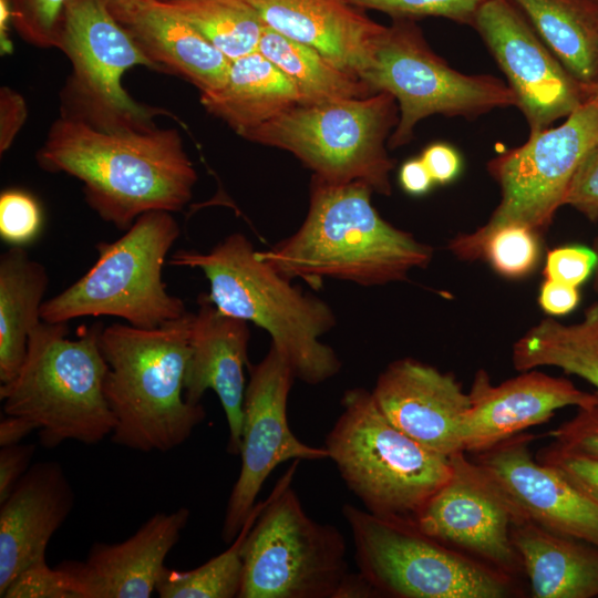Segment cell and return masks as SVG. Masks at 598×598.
<instances>
[{"label":"cell","mask_w":598,"mask_h":598,"mask_svg":"<svg viewBox=\"0 0 598 598\" xmlns=\"http://www.w3.org/2000/svg\"><path fill=\"white\" fill-rule=\"evenodd\" d=\"M189 516L186 507L156 513L125 540L95 543L85 560L56 567L74 598H148Z\"/></svg>","instance_id":"20"},{"label":"cell","mask_w":598,"mask_h":598,"mask_svg":"<svg viewBox=\"0 0 598 598\" xmlns=\"http://www.w3.org/2000/svg\"><path fill=\"white\" fill-rule=\"evenodd\" d=\"M597 142L598 99H590L557 127L529 132L524 144L492 158L487 171L499 186V203L483 226L452 238L448 249L461 260L475 261L485 240L501 228L523 226L543 236Z\"/></svg>","instance_id":"10"},{"label":"cell","mask_w":598,"mask_h":598,"mask_svg":"<svg viewBox=\"0 0 598 598\" xmlns=\"http://www.w3.org/2000/svg\"><path fill=\"white\" fill-rule=\"evenodd\" d=\"M181 234L173 213L141 215L112 243L96 244L97 259L75 282L45 300L41 319L68 323L81 317L111 316L137 328L153 329L188 311L167 291L165 259Z\"/></svg>","instance_id":"7"},{"label":"cell","mask_w":598,"mask_h":598,"mask_svg":"<svg viewBox=\"0 0 598 598\" xmlns=\"http://www.w3.org/2000/svg\"><path fill=\"white\" fill-rule=\"evenodd\" d=\"M37 427L31 421L18 415L4 414L0 421V446L21 443Z\"/></svg>","instance_id":"47"},{"label":"cell","mask_w":598,"mask_h":598,"mask_svg":"<svg viewBox=\"0 0 598 598\" xmlns=\"http://www.w3.org/2000/svg\"><path fill=\"white\" fill-rule=\"evenodd\" d=\"M557 444L598 458V403L579 408L575 416L551 430Z\"/></svg>","instance_id":"40"},{"label":"cell","mask_w":598,"mask_h":598,"mask_svg":"<svg viewBox=\"0 0 598 598\" xmlns=\"http://www.w3.org/2000/svg\"><path fill=\"white\" fill-rule=\"evenodd\" d=\"M590 99H598V81L597 83L589 89V91L587 92V100H590Z\"/></svg>","instance_id":"50"},{"label":"cell","mask_w":598,"mask_h":598,"mask_svg":"<svg viewBox=\"0 0 598 598\" xmlns=\"http://www.w3.org/2000/svg\"><path fill=\"white\" fill-rule=\"evenodd\" d=\"M200 104L243 138L299 104L290 80L260 52L233 60L223 87L200 93Z\"/></svg>","instance_id":"26"},{"label":"cell","mask_w":598,"mask_h":598,"mask_svg":"<svg viewBox=\"0 0 598 598\" xmlns=\"http://www.w3.org/2000/svg\"><path fill=\"white\" fill-rule=\"evenodd\" d=\"M298 464L277 482L246 535L238 598H338L349 575L344 537L310 518L290 486Z\"/></svg>","instance_id":"12"},{"label":"cell","mask_w":598,"mask_h":598,"mask_svg":"<svg viewBox=\"0 0 598 598\" xmlns=\"http://www.w3.org/2000/svg\"><path fill=\"white\" fill-rule=\"evenodd\" d=\"M74 499L62 466L44 461L31 465L0 503V595L24 569L45 561L48 544Z\"/></svg>","instance_id":"22"},{"label":"cell","mask_w":598,"mask_h":598,"mask_svg":"<svg viewBox=\"0 0 598 598\" xmlns=\"http://www.w3.org/2000/svg\"><path fill=\"white\" fill-rule=\"evenodd\" d=\"M56 49L71 63L60 91V116L104 131H147L173 112L135 101L122 85L134 66L158 68L101 0H71L64 8Z\"/></svg>","instance_id":"11"},{"label":"cell","mask_w":598,"mask_h":598,"mask_svg":"<svg viewBox=\"0 0 598 598\" xmlns=\"http://www.w3.org/2000/svg\"><path fill=\"white\" fill-rule=\"evenodd\" d=\"M512 540L534 598L598 596V546L527 519L513 525Z\"/></svg>","instance_id":"25"},{"label":"cell","mask_w":598,"mask_h":598,"mask_svg":"<svg viewBox=\"0 0 598 598\" xmlns=\"http://www.w3.org/2000/svg\"><path fill=\"white\" fill-rule=\"evenodd\" d=\"M266 503L267 498L255 504L237 537L218 556L188 571H177L165 566L155 587L158 596L162 598L239 597L244 576L243 544Z\"/></svg>","instance_id":"32"},{"label":"cell","mask_w":598,"mask_h":598,"mask_svg":"<svg viewBox=\"0 0 598 598\" xmlns=\"http://www.w3.org/2000/svg\"><path fill=\"white\" fill-rule=\"evenodd\" d=\"M161 2L189 23L231 61L258 50L265 24L248 0Z\"/></svg>","instance_id":"31"},{"label":"cell","mask_w":598,"mask_h":598,"mask_svg":"<svg viewBox=\"0 0 598 598\" xmlns=\"http://www.w3.org/2000/svg\"><path fill=\"white\" fill-rule=\"evenodd\" d=\"M257 51L290 80L301 105L365 97L375 93L354 72L341 68L312 47L266 25Z\"/></svg>","instance_id":"30"},{"label":"cell","mask_w":598,"mask_h":598,"mask_svg":"<svg viewBox=\"0 0 598 598\" xmlns=\"http://www.w3.org/2000/svg\"><path fill=\"white\" fill-rule=\"evenodd\" d=\"M193 312L161 327H103L100 348L107 362L104 395L116 424L112 441L144 453L182 445L206 416L184 398Z\"/></svg>","instance_id":"3"},{"label":"cell","mask_w":598,"mask_h":598,"mask_svg":"<svg viewBox=\"0 0 598 598\" xmlns=\"http://www.w3.org/2000/svg\"><path fill=\"white\" fill-rule=\"evenodd\" d=\"M324 448L349 489L375 516L414 522L448 480V456L433 452L395 427L372 392L349 389Z\"/></svg>","instance_id":"6"},{"label":"cell","mask_w":598,"mask_h":598,"mask_svg":"<svg viewBox=\"0 0 598 598\" xmlns=\"http://www.w3.org/2000/svg\"><path fill=\"white\" fill-rule=\"evenodd\" d=\"M450 460L451 476L423 505L414 524L426 535L516 578L524 571L512 528L523 518L465 451Z\"/></svg>","instance_id":"15"},{"label":"cell","mask_w":598,"mask_h":598,"mask_svg":"<svg viewBox=\"0 0 598 598\" xmlns=\"http://www.w3.org/2000/svg\"><path fill=\"white\" fill-rule=\"evenodd\" d=\"M1 598H74L65 575L47 561L20 573L0 595Z\"/></svg>","instance_id":"39"},{"label":"cell","mask_w":598,"mask_h":598,"mask_svg":"<svg viewBox=\"0 0 598 598\" xmlns=\"http://www.w3.org/2000/svg\"><path fill=\"white\" fill-rule=\"evenodd\" d=\"M512 362L519 372L559 368L586 380L598 393V301L578 322L566 324L547 317L530 327L513 344Z\"/></svg>","instance_id":"29"},{"label":"cell","mask_w":598,"mask_h":598,"mask_svg":"<svg viewBox=\"0 0 598 598\" xmlns=\"http://www.w3.org/2000/svg\"><path fill=\"white\" fill-rule=\"evenodd\" d=\"M102 328H82L71 340L68 323L41 321L29 336L19 373L0 386L4 414L31 421L45 447L68 440L97 444L115 427L103 389L109 367L100 348Z\"/></svg>","instance_id":"5"},{"label":"cell","mask_w":598,"mask_h":598,"mask_svg":"<svg viewBox=\"0 0 598 598\" xmlns=\"http://www.w3.org/2000/svg\"><path fill=\"white\" fill-rule=\"evenodd\" d=\"M71 0H11L12 25L37 48H56L61 19Z\"/></svg>","instance_id":"35"},{"label":"cell","mask_w":598,"mask_h":598,"mask_svg":"<svg viewBox=\"0 0 598 598\" xmlns=\"http://www.w3.org/2000/svg\"><path fill=\"white\" fill-rule=\"evenodd\" d=\"M248 370L239 453L241 466L221 529V538L227 544L239 534L260 488L279 464L289 460L329 458L324 447L305 444L289 427L287 402L296 377L282 352L271 343L264 359L249 364Z\"/></svg>","instance_id":"14"},{"label":"cell","mask_w":598,"mask_h":598,"mask_svg":"<svg viewBox=\"0 0 598 598\" xmlns=\"http://www.w3.org/2000/svg\"><path fill=\"white\" fill-rule=\"evenodd\" d=\"M159 72L182 76L200 93L226 83L231 60L158 0H138L112 13Z\"/></svg>","instance_id":"24"},{"label":"cell","mask_w":598,"mask_h":598,"mask_svg":"<svg viewBox=\"0 0 598 598\" xmlns=\"http://www.w3.org/2000/svg\"><path fill=\"white\" fill-rule=\"evenodd\" d=\"M359 573L379 596L507 598L515 578L420 530L414 522L375 516L346 504Z\"/></svg>","instance_id":"9"},{"label":"cell","mask_w":598,"mask_h":598,"mask_svg":"<svg viewBox=\"0 0 598 598\" xmlns=\"http://www.w3.org/2000/svg\"><path fill=\"white\" fill-rule=\"evenodd\" d=\"M35 444L3 446L0 450V503L3 502L30 467Z\"/></svg>","instance_id":"43"},{"label":"cell","mask_w":598,"mask_h":598,"mask_svg":"<svg viewBox=\"0 0 598 598\" xmlns=\"http://www.w3.org/2000/svg\"><path fill=\"white\" fill-rule=\"evenodd\" d=\"M517 100L529 132L566 118L586 101L584 86L542 40L513 0H489L472 25Z\"/></svg>","instance_id":"16"},{"label":"cell","mask_w":598,"mask_h":598,"mask_svg":"<svg viewBox=\"0 0 598 598\" xmlns=\"http://www.w3.org/2000/svg\"><path fill=\"white\" fill-rule=\"evenodd\" d=\"M565 205L598 221V142L585 155L570 184Z\"/></svg>","instance_id":"41"},{"label":"cell","mask_w":598,"mask_h":598,"mask_svg":"<svg viewBox=\"0 0 598 598\" xmlns=\"http://www.w3.org/2000/svg\"><path fill=\"white\" fill-rule=\"evenodd\" d=\"M264 24L361 78L385 29L346 0H248Z\"/></svg>","instance_id":"23"},{"label":"cell","mask_w":598,"mask_h":598,"mask_svg":"<svg viewBox=\"0 0 598 598\" xmlns=\"http://www.w3.org/2000/svg\"><path fill=\"white\" fill-rule=\"evenodd\" d=\"M590 1L594 2L598 7V0H590Z\"/></svg>","instance_id":"51"},{"label":"cell","mask_w":598,"mask_h":598,"mask_svg":"<svg viewBox=\"0 0 598 598\" xmlns=\"http://www.w3.org/2000/svg\"><path fill=\"white\" fill-rule=\"evenodd\" d=\"M399 116L394 96L380 91L365 97L298 104L244 138L291 153L322 181L360 182L389 196L394 161L386 145Z\"/></svg>","instance_id":"8"},{"label":"cell","mask_w":598,"mask_h":598,"mask_svg":"<svg viewBox=\"0 0 598 598\" xmlns=\"http://www.w3.org/2000/svg\"><path fill=\"white\" fill-rule=\"evenodd\" d=\"M371 392L388 420L422 446L448 457L464 451L471 401L453 373L403 358L388 364Z\"/></svg>","instance_id":"17"},{"label":"cell","mask_w":598,"mask_h":598,"mask_svg":"<svg viewBox=\"0 0 598 598\" xmlns=\"http://www.w3.org/2000/svg\"><path fill=\"white\" fill-rule=\"evenodd\" d=\"M420 157L427 168L434 184H450L455 181L461 173V155L450 144L442 142L430 144L423 150Z\"/></svg>","instance_id":"44"},{"label":"cell","mask_w":598,"mask_h":598,"mask_svg":"<svg viewBox=\"0 0 598 598\" xmlns=\"http://www.w3.org/2000/svg\"><path fill=\"white\" fill-rule=\"evenodd\" d=\"M363 183L334 184L312 176L307 216L291 236L258 257L288 280L313 288L323 278L372 287L408 279L426 268L431 245L386 221Z\"/></svg>","instance_id":"2"},{"label":"cell","mask_w":598,"mask_h":598,"mask_svg":"<svg viewBox=\"0 0 598 598\" xmlns=\"http://www.w3.org/2000/svg\"><path fill=\"white\" fill-rule=\"evenodd\" d=\"M159 1H168V0H159Z\"/></svg>","instance_id":"52"},{"label":"cell","mask_w":598,"mask_h":598,"mask_svg":"<svg viewBox=\"0 0 598 598\" xmlns=\"http://www.w3.org/2000/svg\"><path fill=\"white\" fill-rule=\"evenodd\" d=\"M591 247L594 248V250L596 251L597 257H598V234H597V236L595 237ZM592 276H594V279H592V288H594L595 292L598 295V262H597V266H596V269H595Z\"/></svg>","instance_id":"49"},{"label":"cell","mask_w":598,"mask_h":598,"mask_svg":"<svg viewBox=\"0 0 598 598\" xmlns=\"http://www.w3.org/2000/svg\"><path fill=\"white\" fill-rule=\"evenodd\" d=\"M463 445L473 455L550 420L557 410L598 403V393L579 390L573 382L536 369L493 385L487 371H476L468 392Z\"/></svg>","instance_id":"19"},{"label":"cell","mask_w":598,"mask_h":598,"mask_svg":"<svg viewBox=\"0 0 598 598\" xmlns=\"http://www.w3.org/2000/svg\"><path fill=\"white\" fill-rule=\"evenodd\" d=\"M35 161L79 179L91 209L122 230L148 212L183 210L198 179L174 127L104 131L59 115Z\"/></svg>","instance_id":"1"},{"label":"cell","mask_w":598,"mask_h":598,"mask_svg":"<svg viewBox=\"0 0 598 598\" xmlns=\"http://www.w3.org/2000/svg\"><path fill=\"white\" fill-rule=\"evenodd\" d=\"M111 13L124 9L138 0H101Z\"/></svg>","instance_id":"48"},{"label":"cell","mask_w":598,"mask_h":598,"mask_svg":"<svg viewBox=\"0 0 598 598\" xmlns=\"http://www.w3.org/2000/svg\"><path fill=\"white\" fill-rule=\"evenodd\" d=\"M42 227L38 200L22 189H6L0 195V236L11 246L32 241Z\"/></svg>","instance_id":"36"},{"label":"cell","mask_w":598,"mask_h":598,"mask_svg":"<svg viewBox=\"0 0 598 598\" xmlns=\"http://www.w3.org/2000/svg\"><path fill=\"white\" fill-rule=\"evenodd\" d=\"M49 285L45 267L31 259L22 246L0 256V382L19 373L29 336L42 321L41 308Z\"/></svg>","instance_id":"27"},{"label":"cell","mask_w":598,"mask_h":598,"mask_svg":"<svg viewBox=\"0 0 598 598\" xmlns=\"http://www.w3.org/2000/svg\"><path fill=\"white\" fill-rule=\"evenodd\" d=\"M536 458L598 505V458L568 450L556 442L538 451Z\"/></svg>","instance_id":"37"},{"label":"cell","mask_w":598,"mask_h":598,"mask_svg":"<svg viewBox=\"0 0 598 598\" xmlns=\"http://www.w3.org/2000/svg\"><path fill=\"white\" fill-rule=\"evenodd\" d=\"M399 182L402 189L413 196L426 194L434 185L421 157L410 158L401 165Z\"/></svg>","instance_id":"46"},{"label":"cell","mask_w":598,"mask_h":598,"mask_svg":"<svg viewBox=\"0 0 598 598\" xmlns=\"http://www.w3.org/2000/svg\"><path fill=\"white\" fill-rule=\"evenodd\" d=\"M361 78L374 92L392 94L399 104L390 148L408 144L416 124L430 115L474 120L495 109L517 105L515 94L501 79L465 74L450 66L410 19H393L385 27Z\"/></svg>","instance_id":"13"},{"label":"cell","mask_w":598,"mask_h":598,"mask_svg":"<svg viewBox=\"0 0 598 598\" xmlns=\"http://www.w3.org/2000/svg\"><path fill=\"white\" fill-rule=\"evenodd\" d=\"M362 10H377L393 19L417 20L440 17L473 25L480 9L489 0H346Z\"/></svg>","instance_id":"34"},{"label":"cell","mask_w":598,"mask_h":598,"mask_svg":"<svg viewBox=\"0 0 598 598\" xmlns=\"http://www.w3.org/2000/svg\"><path fill=\"white\" fill-rule=\"evenodd\" d=\"M28 118L27 102L21 93L9 87L0 89V154L13 144Z\"/></svg>","instance_id":"42"},{"label":"cell","mask_w":598,"mask_h":598,"mask_svg":"<svg viewBox=\"0 0 598 598\" xmlns=\"http://www.w3.org/2000/svg\"><path fill=\"white\" fill-rule=\"evenodd\" d=\"M542 257V235L523 226H507L494 231L483 244L478 259L495 272L520 279L532 274Z\"/></svg>","instance_id":"33"},{"label":"cell","mask_w":598,"mask_h":598,"mask_svg":"<svg viewBox=\"0 0 598 598\" xmlns=\"http://www.w3.org/2000/svg\"><path fill=\"white\" fill-rule=\"evenodd\" d=\"M597 262L592 247L560 246L547 252L543 275L545 279L579 287L594 275Z\"/></svg>","instance_id":"38"},{"label":"cell","mask_w":598,"mask_h":598,"mask_svg":"<svg viewBox=\"0 0 598 598\" xmlns=\"http://www.w3.org/2000/svg\"><path fill=\"white\" fill-rule=\"evenodd\" d=\"M587 92L598 81V7L590 0H513Z\"/></svg>","instance_id":"28"},{"label":"cell","mask_w":598,"mask_h":598,"mask_svg":"<svg viewBox=\"0 0 598 598\" xmlns=\"http://www.w3.org/2000/svg\"><path fill=\"white\" fill-rule=\"evenodd\" d=\"M197 302L198 310L193 313L190 328L184 398L188 403L200 404L207 390L217 394L229 429L227 450L239 454L250 330L247 321L218 310L206 293H200Z\"/></svg>","instance_id":"21"},{"label":"cell","mask_w":598,"mask_h":598,"mask_svg":"<svg viewBox=\"0 0 598 598\" xmlns=\"http://www.w3.org/2000/svg\"><path fill=\"white\" fill-rule=\"evenodd\" d=\"M169 264L200 269L208 299L221 312L266 330L296 379L319 384L340 371L336 351L320 340L337 324L332 308L261 260L245 235L230 234L208 252L177 250Z\"/></svg>","instance_id":"4"},{"label":"cell","mask_w":598,"mask_h":598,"mask_svg":"<svg viewBox=\"0 0 598 598\" xmlns=\"http://www.w3.org/2000/svg\"><path fill=\"white\" fill-rule=\"evenodd\" d=\"M523 432L475 454L523 519L598 546V505L534 458Z\"/></svg>","instance_id":"18"},{"label":"cell","mask_w":598,"mask_h":598,"mask_svg":"<svg viewBox=\"0 0 598 598\" xmlns=\"http://www.w3.org/2000/svg\"><path fill=\"white\" fill-rule=\"evenodd\" d=\"M579 300L578 287L548 279L540 286L538 305L549 317L568 315L577 308Z\"/></svg>","instance_id":"45"}]
</instances>
